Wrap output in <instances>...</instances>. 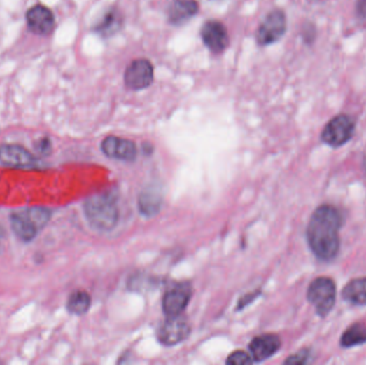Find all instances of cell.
Listing matches in <instances>:
<instances>
[{
  "label": "cell",
  "instance_id": "cell-6",
  "mask_svg": "<svg viewBox=\"0 0 366 365\" xmlns=\"http://www.w3.org/2000/svg\"><path fill=\"white\" fill-rule=\"evenodd\" d=\"M286 29L287 21L284 12L280 9L273 10L267 14L264 21L258 26L256 42L260 46H271L284 36Z\"/></svg>",
  "mask_w": 366,
  "mask_h": 365
},
{
  "label": "cell",
  "instance_id": "cell-15",
  "mask_svg": "<svg viewBox=\"0 0 366 365\" xmlns=\"http://www.w3.org/2000/svg\"><path fill=\"white\" fill-rule=\"evenodd\" d=\"M0 162L11 167H25L34 163V158L26 148L8 144L0 146Z\"/></svg>",
  "mask_w": 366,
  "mask_h": 365
},
{
  "label": "cell",
  "instance_id": "cell-23",
  "mask_svg": "<svg viewBox=\"0 0 366 365\" xmlns=\"http://www.w3.org/2000/svg\"><path fill=\"white\" fill-rule=\"evenodd\" d=\"M356 10L360 18H366V0H358Z\"/></svg>",
  "mask_w": 366,
  "mask_h": 365
},
{
  "label": "cell",
  "instance_id": "cell-12",
  "mask_svg": "<svg viewBox=\"0 0 366 365\" xmlns=\"http://www.w3.org/2000/svg\"><path fill=\"white\" fill-rule=\"evenodd\" d=\"M28 26L32 32L41 36L50 34L54 30L55 16L45 6L36 5L26 13Z\"/></svg>",
  "mask_w": 366,
  "mask_h": 365
},
{
  "label": "cell",
  "instance_id": "cell-17",
  "mask_svg": "<svg viewBox=\"0 0 366 365\" xmlns=\"http://www.w3.org/2000/svg\"><path fill=\"white\" fill-rule=\"evenodd\" d=\"M342 297L349 303L366 305V277L349 282L342 291Z\"/></svg>",
  "mask_w": 366,
  "mask_h": 365
},
{
  "label": "cell",
  "instance_id": "cell-11",
  "mask_svg": "<svg viewBox=\"0 0 366 365\" xmlns=\"http://www.w3.org/2000/svg\"><path fill=\"white\" fill-rule=\"evenodd\" d=\"M103 153L112 159L122 161H133L137 156V148L134 142L117 137H107L102 142Z\"/></svg>",
  "mask_w": 366,
  "mask_h": 365
},
{
  "label": "cell",
  "instance_id": "cell-22",
  "mask_svg": "<svg viewBox=\"0 0 366 365\" xmlns=\"http://www.w3.org/2000/svg\"><path fill=\"white\" fill-rule=\"evenodd\" d=\"M309 350H300V352H297V354L289 357V358L285 361V363H286V364H305V363L309 362Z\"/></svg>",
  "mask_w": 366,
  "mask_h": 365
},
{
  "label": "cell",
  "instance_id": "cell-7",
  "mask_svg": "<svg viewBox=\"0 0 366 365\" xmlns=\"http://www.w3.org/2000/svg\"><path fill=\"white\" fill-rule=\"evenodd\" d=\"M155 80V68L150 60L141 58L135 60L127 66L125 72V86L132 90L148 88Z\"/></svg>",
  "mask_w": 366,
  "mask_h": 365
},
{
  "label": "cell",
  "instance_id": "cell-10",
  "mask_svg": "<svg viewBox=\"0 0 366 365\" xmlns=\"http://www.w3.org/2000/svg\"><path fill=\"white\" fill-rule=\"evenodd\" d=\"M189 334V324L185 318L179 315L176 317H167L157 331V338L160 343L165 346H174L185 340Z\"/></svg>",
  "mask_w": 366,
  "mask_h": 365
},
{
  "label": "cell",
  "instance_id": "cell-8",
  "mask_svg": "<svg viewBox=\"0 0 366 365\" xmlns=\"http://www.w3.org/2000/svg\"><path fill=\"white\" fill-rule=\"evenodd\" d=\"M192 297V287L189 283H177L169 288L162 301V309L167 317L181 315L187 309Z\"/></svg>",
  "mask_w": 366,
  "mask_h": 365
},
{
  "label": "cell",
  "instance_id": "cell-9",
  "mask_svg": "<svg viewBox=\"0 0 366 365\" xmlns=\"http://www.w3.org/2000/svg\"><path fill=\"white\" fill-rule=\"evenodd\" d=\"M200 36L206 48L214 54H221L230 46L227 28L221 22H206L200 29Z\"/></svg>",
  "mask_w": 366,
  "mask_h": 365
},
{
  "label": "cell",
  "instance_id": "cell-16",
  "mask_svg": "<svg viewBox=\"0 0 366 365\" xmlns=\"http://www.w3.org/2000/svg\"><path fill=\"white\" fill-rule=\"evenodd\" d=\"M123 18L116 8H111L105 12L104 15L101 18V21L94 26V30L100 36L107 38L117 34L122 27Z\"/></svg>",
  "mask_w": 366,
  "mask_h": 365
},
{
  "label": "cell",
  "instance_id": "cell-13",
  "mask_svg": "<svg viewBox=\"0 0 366 365\" xmlns=\"http://www.w3.org/2000/svg\"><path fill=\"white\" fill-rule=\"evenodd\" d=\"M281 347V340L276 334H262L253 338L250 343V352L253 361L262 362L276 354Z\"/></svg>",
  "mask_w": 366,
  "mask_h": 365
},
{
  "label": "cell",
  "instance_id": "cell-2",
  "mask_svg": "<svg viewBox=\"0 0 366 365\" xmlns=\"http://www.w3.org/2000/svg\"><path fill=\"white\" fill-rule=\"evenodd\" d=\"M85 214L91 226L102 232L112 230L118 222L116 202L108 194H99L89 198L85 204Z\"/></svg>",
  "mask_w": 366,
  "mask_h": 365
},
{
  "label": "cell",
  "instance_id": "cell-19",
  "mask_svg": "<svg viewBox=\"0 0 366 365\" xmlns=\"http://www.w3.org/2000/svg\"><path fill=\"white\" fill-rule=\"evenodd\" d=\"M364 343H366L365 324H353L341 336V346L344 348L355 347Z\"/></svg>",
  "mask_w": 366,
  "mask_h": 365
},
{
  "label": "cell",
  "instance_id": "cell-18",
  "mask_svg": "<svg viewBox=\"0 0 366 365\" xmlns=\"http://www.w3.org/2000/svg\"><path fill=\"white\" fill-rule=\"evenodd\" d=\"M162 204L161 194L155 188H147L139 195V207L141 214L151 216L157 214Z\"/></svg>",
  "mask_w": 366,
  "mask_h": 365
},
{
  "label": "cell",
  "instance_id": "cell-24",
  "mask_svg": "<svg viewBox=\"0 0 366 365\" xmlns=\"http://www.w3.org/2000/svg\"><path fill=\"white\" fill-rule=\"evenodd\" d=\"M363 167H364V170H365V172H366V157H365V159H364V161H363Z\"/></svg>",
  "mask_w": 366,
  "mask_h": 365
},
{
  "label": "cell",
  "instance_id": "cell-3",
  "mask_svg": "<svg viewBox=\"0 0 366 365\" xmlns=\"http://www.w3.org/2000/svg\"><path fill=\"white\" fill-rule=\"evenodd\" d=\"M50 212L44 208H29L17 211L11 216L14 234L23 241H31L42 227L50 221Z\"/></svg>",
  "mask_w": 366,
  "mask_h": 365
},
{
  "label": "cell",
  "instance_id": "cell-4",
  "mask_svg": "<svg viewBox=\"0 0 366 365\" xmlns=\"http://www.w3.org/2000/svg\"><path fill=\"white\" fill-rule=\"evenodd\" d=\"M337 299V286L330 277H321L309 284L307 300L316 309L321 317H325L332 311Z\"/></svg>",
  "mask_w": 366,
  "mask_h": 365
},
{
  "label": "cell",
  "instance_id": "cell-20",
  "mask_svg": "<svg viewBox=\"0 0 366 365\" xmlns=\"http://www.w3.org/2000/svg\"><path fill=\"white\" fill-rule=\"evenodd\" d=\"M91 298L86 291H76L69 297L66 308L69 312L76 315H83L90 308Z\"/></svg>",
  "mask_w": 366,
  "mask_h": 365
},
{
  "label": "cell",
  "instance_id": "cell-5",
  "mask_svg": "<svg viewBox=\"0 0 366 365\" xmlns=\"http://www.w3.org/2000/svg\"><path fill=\"white\" fill-rule=\"evenodd\" d=\"M355 121L349 115L341 113L331 119L321 133V141L331 147H341L351 141L355 133Z\"/></svg>",
  "mask_w": 366,
  "mask_h": 365
},
{
  "label": "cell",
  "instance_id": "cell-1",
  "mask_svg": "<svg viewBox=\"0 0 366 365\" xmlns=\"http://www.w3.org/2000/svg\"><path fill=\"white\" fill-rule=\"evenodd\" d=\"M342 225L341 212L331 205H321L313 212L307 224V238L309 249L317 259L330 261L337 256Z\"/></svg>",
  "mask_w": 366,
  "mask_h": 365
},
{
  "label": "cell",
  "instance_id": "cell-14",
  "mask_svg": "<svg viewBox=\"0 0 366 365\" xmlns=\"http://www.w3.org/2000/svg\"><path fill=\"white\" fill-rule=\"evenodd\" d=\"M199 11L196 0H173L167 9V18L171 25L181 26L190 21Z\"/></svg>",
  "mask_w": 366,
  "mask_h": 365
},
{
  "label": "cell",
  "instance_id": "cell-21",
  "mask_svg": "<svg viewBox=\"0 0 366 365\" xmlns=\"http://www.w3.org/2000/svg\"><path fill=\"white\" fill-rule=\"evenodd\" d=\"M253 362L252 357L242 350H237L228 357L226 363L230 365H246Z\"/></svg>",
  "mask_w": 366,
  "mask_h": 365
}]
</instances>
